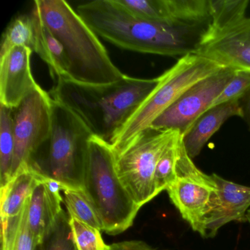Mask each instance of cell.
<instances>
[{
    "instance_id": "6da1fadb",
    "label": "cell",
    "mask_w": 250,
    "mask_h": 250,
    "mask_svg": "<svg viewBox=\"0 0 250 250\" xmlns=\"http://www.w3.org/2000/svg\"><path fill=\"white\" fill-rule=\"evenodd\" d=\"M77 12L99 37L121 49L168 57L196 55L207 41L212 20L153 21L128 14L114 0L77 5Z\"/></svg>"
},
{
    "instance_id": "7a4b0ae2",
    "label": "cell",
    "mask_w": 250,
    "mask_h": 250,
    "mask_svg": "<svg viewBox=\"0 0 250 250\" xmlns=\"http://www.w3.org/2000/svg\"><path fill=\"white\" fill-rule=\"evenodd\" d=\"M159 81V77L140 79L125 75L112 84L91 86L60 79L49 93L77 115L93 135L110 144Z\"/></svg>"
},
{
    "instance_id": "3957f363",
    "label": "cell",
    "mask_w": 250,
    "mask_h": 250,
    "mask_svg": "<svg viewBox=\"0 0 250 250\" xmlns=\"http://www.w3.org/2000/svg\"><path fill=\"white\" fill-rule=\"evenodd\" d=\"M44 24L59 39L69 64L71 81L107 85L124 78L98 35L64 0H36Z\"/></svg>"
},
{
    "instance_id": "277c9868",
    "label": "cell",
    "mask_w": 250,
    "mask_h": 250,
    "mask_svg": "<svg viewBox=\"0 0 250 250\" xmlns=\"http://www.w3.org/2000/svg\"><path fill=\"white\" fill-rule=\"evenodd\" d=\"M83 190L109 235L126 230L141 208L118 177L112 146L94 135L89 141Z\"/></svg>"
},
{
    "instance_id": "5b68a950",
    "label": "cell",
    "mask_w": 250,
    "mask_h": 250,
    "mask_svg": "<svg viewBox=\"0 0 250 250\" xmlns=\"http://www.w3.org/2000/svg\"><path fill=\"white\" fill-rule=\"evenodd\" d=\"M216 62L198 55L180 58L159 77V84L136 109L111 141L114 151L121 150L151 124L186 90L200 80L223 69Z\"/></svg>"
},
{
    "instance_id": "8992f818",
    "label": "cell",
    "mask_w": 250,
    "mask_h": 250,
    "mask_svg": "<svg viewBox=\"0 0 250 250\" xmlns=\"http://www.w3.org/2000/svg\"><path fill=\"white\" fill-rule=\"evenodd\" d=\"M93 135L71 109L52 99L47 156L43 165L35 170L59 181L64 187L83 190L89 141Z\"/></svg>"
},
{
    "instance_id": "52a82bcc",
    "label": "cell",
    "mask_w": 250,
    "mask_h": 250,
    "mask_svg": "<svg viewBox=\"0 0 250 250\" xmlns=\"http://www.w3.org/2000/svg\"><path fill=\"white\" fill-rule=\"evenodd\" d=\"M178 133L149 127L121 150H113L118 177L140 208L158 195L154 184L156 165Z\"/></svg>"
},
{
    "instance_id": "ba28073f",
    "label": "cell",
    "mask_w": 250,
    "mask_h": 250,
    "mask_svg": "<svg viewBox=\"0 0 250 250\" xmlns=\"http://www.w3.org/2000/svg\"><path fill=\"white\" fill-rule=\"evenodd\" d=\"M175 179L167 187L172 204L193 230L206 238L205 222L217 193L213 175L198 169L186 150L182 136L178 146Z\"/></svg>"
},
{
    "instance_id": "9c48e42d",
    "label": "cell",
    "mask_w": 250,
    "mask_h": 250,
    "mask_svg": "<svg viewBox=\"0 0 250 250\" xmlns=\"http://www.w3.org/2000/svg\"><path fill=\"white\" fill-rule=\"evenodd\" d=\"M52 114V98L42 88L13 109L15 150L11 179L20 171L30 167L38 152L49 141Z\"/></svg>"
},
{
    "instance_id": "30bf717a",
    "label": "cell",
    "mask_w": 250,
    "mask_h": 250,
    "mask_svg": "<svg viewBox=\"0 0 250 250\" xmlns=\"http://www.w3.org/2000/svg\"><path fill=\"white\" fill-rule=\"evenodd\" d=\"M236 71L223 68L186 90L150 127L171 129L184 134L196 120L211 107Z\"/></svg>"
},
{
    "instance_id": "8fae6325",
    "label": "cell",
    "mask_w": 250,
    "mask_h": 250,
    "mask_svg": "<svg viewBox=\"0 0 250 250\" xmlns=\"http://www.w3.org/2000/svg\"><path fill=\"white\" fill-rule=\"evenodd\" d=\"M196 55L250 74V17L212 33Z\"/></svg>"
},
{
    "instance_id": "7c38bea8",
    "label": "cell",
    "mask_w": 250,
    "mask_h": 250,
    "mask_svg": "<svg viewBox=\"0 0 250 250\" xmlns=\"http://www.w3.org/2000/svg\"><path fill=\"white\" fill-rule=\"evenodd\" d=\"M33 51L17 46L0 57V105L17 109L32 93L42 87L32 74Z\"/></svg>"
},
{
    "instance_id": "4fadbf2b",
    "label": "cell",
    "mask_w": 250,
    "mask_h": 250,
    "mask_svg": "<svg viewBox=\"0 0 250 250\" xmlns=\"http://www.w3.org/2000/svg\"><path fill=\"white\" fill-rule=\"evenodd\" d=\"M217 193L205 222L206 238L216 236L221 228L230 222H246L250 209V187L227 181L212 174Z\"/></svg>"
},
{
    "instance_id": "5bb4252c",
    "label": "cell",
    "mask_w": 250,
    "mask_h": 250,
    "mask_svg": "<svg viewBox=\"0 0 250 250\" xmlns=\"http://www.w3.org/2000/svg\"><path fill=\"white\" fill-rule=\"evenodd\" d=\"M233 116L243 118L240 101L228 102L210 108L199 117L182 134L183 143L190 158L193 159L198 156L210 137L225 121Z\"/></svg>"
},
{
    "instance_id": "9a60e30c",
    "label": "cell",
    "mask_w": 250,
    "mask_h": 250,
    "mask_svg": "<svg viewBox=\"0 0 250 250\" xmlns=\"http://www.w3.org/2000/svg\"><path fill=\"white\" fill-rule=\"evenodd\" d=\"M63 197H57L49 192L43 182V175L39 178L29 200L28 223L36 238L37 246L52 230L62 211L61 203Z\"/></svg>"
},
{
    "instance_id": "2e32d148",
    "label": "cell",
    "mask_w": 250,
    "mask_h": 250,
    "mask_svg": "<svg viewBox=\"0 0 250 250\" xmlns=\"http://www.w3.org/2000/svg\"><path fill=\"white\" fill-rule=\"evenodd\" d=\"M30 14L33 17L36 35L35 53L47 64L54 80H70L69 64L62 43L44 24L34 3Z\"/></svg>"
},
{
    "instance_id": "e0dca14e",
    "label": "cell",
    "mask_w": 250,
    "mask_h": 250,
    "mask_svg": "<svg viewBox=\"0 0 250 250\" xmlns=\"http://www.w3.org/2000/svg\"><path fill=\"white\" fill-rule=\"evenodd\" d=\"M39 178V172L30 167L1 188V219L14 217L22 210Z\"/></svg>"
},
{
    "instance_id": "ac0fdd59",
    "label": "cell",
    "mask_w": 250,
    "mask_h": 250,
    "mask_svg": "<svg viewBox=\"0 0 250 250\" xmlns=\"http://www.w3.org/2000/svg\"><path fill=\"white\" fill-rule=\"evenodd\" d=\"M29 200L18 215L1 219L2 250H36L37 242L28 223Z\"/></svg>"
},
{
    "instance_id": "d6986e66",
    "label": "cell",
    "mask_w": 250,
    "mask_h": 250,
    "mask_svg": "<svg viewBox=\"0 0 250 250\" xmlns=\"http://www.w3.org/2000/svg\"><path fill=\"white\" fill-rule=\"evenodd\" d=\"M15 143L13 109L0 105V184L1 188L11 180Z\"/></svg>"
},
{
    "instance_id": "ffe728a7",
    "label": "cell",
    "mask_w": 250,
    "mask_h": 250,
    "mask_svg": "<svg viewBox=\"0 0 250 250\" xmlns=\"http://www.w3.org/2000/svg\"><path fill=\"white\" fill-rule=\"evenodd\" d=\"M36 45L34 23L31 14L15 17L2 35L0 57L17 46H24L34 52Z\"/></svg>"
},
{
    "instance_id": "44dd1931",
    "label": "cell",
    "mask_w": 250,
    "mask_h": 250,
    "mask_svg": "<svg viewBox=\"0 0 250 250\" xmlns=\"http://www.w3.org/2000/svg\"><path fill=\"white\" fill-rule=\"evenodd\" d=\"M128 14L153 21H173L169 0H114Z\"/></svg>"
},
{
    "instance_id": "7402d4cb",
    "label": "cell",
    "mask_w": 250,
    "mask_h": 250,
    "mask_svg": "<svg viewBox=\"0 0 250 250\" xmlns=\"http://www.w3.org/2000/svg\"><path fill=\"white\" fill-rule=\"evenodd\" d=\"M62 192L70 217L76 218L86 225L102 230V222L83 190L64 187Z\"/></svg>"
},
{
    "instance_id": "603a6c76",
    "label": "cell",
    "mask_w": 250,
    "mask_h": 250,
    "mask_svg": "<svg viewBox=\"0 0 250 250\" xmlns=\"http://www.w3.org/2000/svg\"><path fill=\"white\" fill-rule=\"evenodd\" d=\"M249 3V0H212L213 18L209 36L245 18Z\"/></svg>"
},
{
    "instance_id": "cb8c5ba5",
    "label": "cell",
    "mask_w": 250,
    "mask_h": 250,
    "mask_svg": "<svg viewBox=\"0 0 250 250\" xmlns=\"http://www.w3.org/2000/svg\"><path fill=\"white\" fill-rule=\"evenodd\" d=\"M181 133H178L164 151L156 165L154 184L159 194L165 191L175 179V168L178 159V146L181 141Z\"/></svg>"
},
{
    "instance_id": "d4e9b609",
    "label": "cell",
    "mask_w": 250,
    "mask_h": 250,
    "mask_svg": "<svg viewBox=\"0 0 250 250\" xmlns=\"http://www.w3.org/2000/svg\"><path fill=\"white\" fill-rule=\"evenodd\" d=\"M69 219L68 214L62 210L52 230L36 250H77Z\"/></svg>"
},
{
    "instance_id": "484cf974",
    "label": "cell",
    "mask_w": 250,
    "mask_h": 250,
    "mask_svg": "<svg viewBox=\"0 0 250 250\" xmlns=\"http://www.w3.org/2000/svg\"><path fill=\"white\" fill-rule=\"evenodd\" d=\"M70 225L77 250H109L102 238L101 230L70 217Z\"/></svg>"
},
{
    "instance_id": "4316f807",
    "label": "cell",
    "mask_w": 250,
    "mask_h": 250,
    "mask_svg": "<svg viewBox=\"0 0 250 250\" xmlns=\"http://www.w3.org/2000/svg\"><path fill=\"white\" fill-rule=\"evenodd\" d=\"M250 90V74L236 72L216 98L210 108L228 102L240 101Z\"/></svg>"
},
{
    "instance_id": "83f0119b",
    "label": "cell",
    "mask_w": 250,
    "mask_h": 250,
    "mask_svg": "<svg viewBox=\"0 0 250 250\" xmlns=\"http://www.w3.org/2000/svg\"><path fill=\"white\" fill-rule=\"evenodd\" d=\"M109 250H155L142 241H125L114 243L109 246Z\"/></svg>"
},
{
    "instance_id": "f1b7e54d",
    "label": "cell",
    "mask_w": 250,
    "mask_h": 250,
    "mask_svg": "<svg viewBox=\"0 0 250 250\" xmlns=\"http://www.w3.org/2000/svg\"><path fill=\"white\" fill-rule=\"evenodd\" d=\"M243 111V118L246 120L250 128V90L240 100Z\"/></svg>"
},
{
    "instance_id": "f546056e",
    "label": "cell",
    "mask_w": 250,
    "mask_h": 250,
    "mask_svg": "<svg viewBox=\"0 0 250 250\" xmlns=\"http://www.w3.org/2000/svg\"><path fill=\"white\" fill-rule=\"evenodd\" d=\"M247 219L249 223L250 224V209L248 210L247 213Z\"/></svg>"
}]
</instances>
